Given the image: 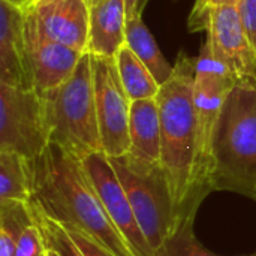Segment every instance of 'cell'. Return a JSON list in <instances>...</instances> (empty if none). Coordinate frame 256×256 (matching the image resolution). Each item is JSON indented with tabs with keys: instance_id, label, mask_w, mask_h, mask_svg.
I'll return each instance as SVG.
<instances>
[{
	"instance_id": "6da1fadb",
	"label": "cell",
	"mask_w": 256,
	"mask_h": 256,
	"mask_svg": "<svg viewBox=\"0 0 256 256\" xmlns=\"http://www.w3.org/2000/svg\"><path fill=\"white\" fill-rule=\"evenodd\" d=\"M30 206L46 218L75 228L116 256H135L111 222L82 160L50 142L30 162Z\"/></svg>"
},
{
	"instance_id": "7a4b0ae2",
	"label": "cell",
	"mask_w": 256,
	"mask_h": 256,
	"mask_svg": "<svg viewBox=\"0 0 256 256\" xmlns=\"http://www.w3.org/2000/svg\"><path fill=\"white\" fill-rule=\"evenodd\" d=\"M195 62L182 52L172 75L156 96L160 114V166L172 196L178 226L195 218L194 183L198 148V124L194 102Z\"/></svg>"
},
{
	"instance_id": "3957f363",
	"label": "cell",
	"mask_w": 256,
	"mask_h": 256,
	"mask_svg": "<svg viewBox=\"0 0 256 256\" xmlns=\"http://www.w3.org/2000/svg\"><path fill=\"white\" fill-rule=\"evenodd\" d=\"M210 189L255 198V80H240L222 106L213 138Z\"/></svg>"
},
{
	"instance_id": "277c9868",
	"label": "cell",
	"mask_w": 256,
	"mask_h": 256,
	"mask_svg": "<svg viewBox=\"0 0 256 256\" xmlns=\"http://www.w3.org/2000/svg\"><path fill=\"white\" fill-rule=\"evenodd\" d=\"M40 96L45 106L50 142L63 147L80 159L102 152L88 52L81 57L68 81L54 90L40 93Z\"/></svg>"
},
{
	"instance_id": "5b68a950",
	"label": "cell",
	"mask_w": 256,
	"mask_h": 256,
	"mask_svg": "<svg viewBox=\"0 0 256 256\" xmlns=\"http://www.w3.org/2000/svg\"><path fill=\"white\" fill-rule=\"evenodd\" d=\"M154 255L178 228L172 196L160 165H141L128 154L108 158Z\"/></svg>"
},
{
	"instance_id": "8992f818",
	"label": "cell",
	"mask_w": 256,
	"mask_h": 256,
	"mask_svg": "<svg viewBox=\"0 0 256 256\" xmlns=\"http://www.w3.org/2000/svg\"><path fill=\"white\" fill-rule=\"evenodd\" d=\"M238 80L222 64L204 42L201 52L195 62L194 102L198 124V148L194 183V204L200 207L210 189L212 150L216 124L222 106Z\"/></svg>"
},
{
	"instance_id": "52a82bcc",
	"label": "cell",
	"mask_w": 256,
	"mask_h": 256,
	"mask_svg": "<svg viewBox=\"0 0 256 256\" xmlns=\"http://www.w3.org/2000/svg\"><path fill=\"white\" fill-rule=\"evenodd\" d=\"M50 144L44 99L36 88L0 84V150L34 160Z\"/></svg>"
},
{
	"instance_id": "ba28073f",
	"label": "cell",
	"mask_w": 256,
	"mask_h": 256,
	"mask_svg": "<svg viewBox=\"0 0 256 256\" xmlns=\"http://www.w3.org/2000/svg\"><path fill=\"white\" fill-rule=\"evenodd\" d=\"M90 57L102 152L108 158H120L128 154L130 147V99L123 88L116 58L93 54Z\"/></svg>"
},
{
	"instance_id": "9c48e42d",
	"label": "cell",
	"mask_w": 256,
	"mask_h": 256,
	"mask_svg": "<svg viewBox=\"0 0 256 256\" xmlns=\"http://www.w3.org/2000/svg\"><path fill=\"white\" fill-rule=\"evenodd\" d=\"M81 160L105 212L134 255L156 256L136 222L132 206L108 156L104 152H96Z\"/></svg>"
},
{
	"instance_id": "30bf717a",
	"label": "cell",
	"mask_w": 256,
	"mask_h": 256,
	"mask_svg": "<svg viewBox=\"0 0 256 256\" xmlns=\"http://www.w3.org/2000/svg\"><path fill=\"white\" fill-rule=\"evenodd\" d=\"M206 44L212 54L240 80L256 81V50L252 45L237 4L213 6L207 10Z\"/></svg>"
},
{
	"instance_id": "8fae6325",
	"label": "cell",
	"mask_w": 256,
	"mask_h": 256,
	"mask_svg": "<svg viewBox=\"0 0 256 256\" xmlns=\"http://www.w3.org/2000/svg\"><path fill=\"white\" fill-rule=\"evenodd\" d=\"M26 42L34 88L45 93L68 81L84 54L52 40L39 27L34 15L26 9Z\"/></svg>"
},
{
	"instance_id": "7c38bea8",
	"label": "cell",
	"mask_w": 256,
	"mask_h": 256,
	"mask_svg": "<svg viewBox=\"0 0 256 256\" xmlns=\"http://www.w3.org/2000/svg\"><path fill=\"white\" fill-rule=\"evenodd\" d=\"M27 9L48 38L81 54L87 52L90 8L84 0H34Z\"/></svg>"
},
{
	"instance_id": "4fadbf2b",
	"label": "cell",
	"mask_w": 256,
	"mask_h": 256,
	"mask_svg": "<svg viewBox=\"0 0 256 256\" xmlns=\"http://www.w3.org/2000/svg\"><path fill=\"white\" fill-rule=\"evenodd\" d=\"M0 84L34 88L26 42V14L6 0H0Z\"/></svg>"
},
{
	"instance_id": "5bb4252c",
	"label": "cell",
	"mask_w": 256,
	"mask_h": 256,
	"mask_svg": "<svg viewBox=\"0 0 256 256\" xmlns=\"http://www.w3.org/2000/svg\"><path fill=\"white\" fill-rule=\"evenodd\" d=\"M128 156L141 165H160V114L156 98L130 102Z\"/></svg>"
},
{
	"instance_id": "9a60e30c",
	"label": "cell",
	"mask_w": 256,
	"mask_h": 256,
	"mask_svg": "<svg viewBox=\"0 0 256 256\" xmlns=\"http://www.w3.org/2000/svg\"><path fill=\"white\" fill-rule=\"evenodd\" d=\"M124 0H102L90 8V38L87 52L99 57H116L126 44Z\"/></svg>"
},
{
	"instance_id": "2e32d148",
	"label": "cell",
	"mask_w": 256,
	"mask_h": 256,
	"mask_svg": "<svg viewBox=\"0 0 256 256\" xmlns=\"http://www.w3.org/2000/svg\"><path fill=\"white\" fill-rule=\"evenodd\" d=\"M126 45L135 56L148 68L159 86L165 84L172 75L174 66L168 63L162 54L158 42L142 21V15L128 20L126 24Z\"/></svg>"
},
{
	"instance_id": "e0dca14e",
	"label": "cell",
	"mask_w": 256,
	"mask_h": 256,
	"mask_svg": "<svg viewBox=\"0 0 256 256\" xmlns=\"http://www.w3.org/2000/svg\"><path fill=\"white\" fill-rule=\"evenodd\" d=\"M116 64L123 84V88L130 99H154L159 93L160 86L148 70V68L135 56V52L124 44L116 54Z\"/></svg>"
},
{
	"instance_id": "ac0fdd59",
	"label": "cell",
	"mask_w": 256,
	"mask_h": 256,
	"mask_svg": "<svg viewBox=\"0 0 256 256\" xmlns=\"http://www.w3.org/2000/svg\"><path fill=\"white\" fill-rule=\"evenodd\" d=\"M0 200L30 201V162L8 150H0Z\"/></svg>"
},
{
	"instance_id": "d6986e66",
	"label": "cell",
	"mask_w": 256,
	"mask_h": 256,
	"mask_svg": "<svg viewBox=\"0 0 256 256\" xmlns=\"http://www.w3.org/2000/svg\"><path fill=\"white\" fill-rule=\"evenodd\" d=\"M33 224L28 202L0 200V256H14L24 230Z\"/></svg>"
},
{
	"instance_id": "ffe728a7",
	"label": "cell",
	"mask_w": 256,
	"mask_h": 256,
	"mask_svg": "<svg viewBox=\"0 0 256 256\" xmlns=\"http://www.w3.org/2000/svg\"><path fill=\"white\" fill-rule=\"evenodd\" d=\"M30 210H32L33 222L42 236L46 250H52L58 256H84V254L75 244V242L72 240V237L69 236L64 226L46 218L33 206H30Z\"/></svg>"
},
{
	"instance_id": "44dd1931",
	"label": "cell",
	"mask_w": 256,
	"mask_h": 256,
	"mask_svg": "<svg viewBox=\"0 0 256 256\" xmlns=\"http://www.w3.org/2000/svg\"><path fill=\"white\" fill-rule=\"evenodd\" d=\"M194 219L195 218L186 219L162 244L156 256H220L212 254L196 240L194 234ZM246 256H256V254Z\"/></svg>"
},
{
	"instance_id": "7402d4cb",
	"label": "cell",
	"mask_w": 256,
	"mask_h": 256,
	"mask_svg": "<svg viewBox=\"0 0 256 256\" xmlns=\"http://www.w3.org/2000/svg\"><path fill=\"white\" fill-rule=\"evenodd\" d=\"M45 252H46V249H45L42 236L33 222L21 234V237L16 243V249H15L14 256H44Z\"/></svg>"
},
{
	"instance_id": "603a6c76",
	"label": "cell",
	"mask_w": 256,
	"mask_h": 256,
	"mask_svg": "<svg viewBox=\"0 0 256 256\" xmlns=\"http://www.w3.org/2000/svg\"><path fill=\"white\" fill-rule=\"evenodd\" d=\"M240 0H196L192 14L189 16V30L192 32H204L207 21V10L213 6L222 4H237Z\"/></svg>"
},
{
	"instance_id": "cb8c5ba5",
	"label": "cell",
	"mask_w": 256,
	"mask_h": 256,
	"mask_svg": "<svg viewBox=\"0 0 256 256\" xmlns=\"http://www.w3.org/2000/svg\"><path fill=\"white\" fill-rule=\"evenodd\" d=\"M64 228L69 232V236L72 237V240L75 242V244L81 249L84 256H116L112 252H110L106 248L99 244L96 240L88 237L87 234H84V232H81V231H78L75 228H69V226H64Z\"/></svg>"
},
{
	"instance_id": "d4e9b609",
	"label": "cell",
	"mask_w": 256,
	"mask_h": 256,
	"mask_svg": "<svg viewBox=\"0 0 256 256\" xmlns=\"http://www.w3.org/2000/svg\"><path fill=\"white\" fill-rule=\"evenodd\" d=\"M237 9L243 22V27L256 50V0H240Z\"/></svg>"
},
{
	"instance_id": "484cf974",
	"label": "cell",
	"mask_w": 256,
	"mask_h": 256,
	"mask_svg": "<svg viewBox=\"0 0 256 256\" xmlns=\"http://www.w3.org/2000/svg\"><path fill=\"white\" fill-rule=\"evenodd\" d=\"M146 2L147 0H124L128 20L135 18L138 15H142V8H144Z\"/></svg>"
},
{
	"instance_id": "4316f807",
	"label": "cell",
	"mask_w": 256,
	"mask_h": 256,
	"mask_svg": "<svg viewBox=\"0 0 256 256\" xmlns=\"http://www.w3.org/2000/svg\"><path fill=\"white\" fill-rule=\"evenodd\" d=\"M6 2H9V3H12V4H15V6H18V8H21V9L26 10L27 8L32 6V3L34 0H6Z\"/></svg>"
},
{
	"instance_id": "83f0119b",
	"label": "cell",
	"mask_w": 256,
	"mask_h": 256,
	"mask_svg": "<svg viewBox=\"0 0 256 256\" xmlns=\"http://www.w3.org/2000/svg\"><path fill=\"white\" fill-rule=\"evenodd\" d=\"M87 4H88V8H92V6H94V4H98L99 2H102V0H84Z\"/></svg>"
},
{
	"instance_id": "f1b7e54d",
	"label": "cell",
	"mask_w": 256,
	"mask_h": 256,
	"mask_svg": "<svg viewBox=\"0 0 256 256\" xmlns=\"http://www.w3.org/2000/svg\"><path fill=\"white\" fill-rule=\"evenodd\" d=\"M46 256H58L57 254H54L52 250H46Z\"/></svg>"
},
{
	"instance_id": "f546056e",
	"label": "cell",
	"mask_w": 256,
	"mask_h": 256,
	"mask_svg": "<svg viewBox=\"0 0 256 256\" xmlns=\"http://www.w3.org/2000/svg\"><path fill=\"white\" fill-rule=\"evenodd\" d=\"M254 200H256V192H255V198H254Z\"/></svg>"
},
{
	"instance_id": "4dcf8cb0",
	"label": "cell",
	"mask_w": 256,
	"mask_h": 256,
	"mask_svg": "<svg viewBox=\"0 0 256 256\" xmlns=\"http://www.w3.org/2000/svg\"><path fill=\"white\" fill-rule=\"evenodd\" d=\"M44 256H46V252H45V255H44Z\"/></svg>"
}]
</instances>
